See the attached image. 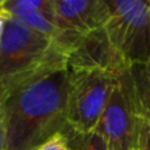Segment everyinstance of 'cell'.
Returning a JSON list of instances; mask_svg holds the SVG:
<instances>
[{"label":"cell","instance_id":"cell-1","mask_svg":"<svg viewBox=\"0 0 150 150\" xmlns=\"http://www.w3.org/2000/svg\"><path fill=\"white\" fill-rule=\"evenodd\" d=\"M69 65L40 75L1 101L5 150H37L67 125Z\"/></svg>","mask_w":150,"mask_h":150},{"label":"cell","instance_id":"cell-2","mask_svg":"<svg viewBox=\"0 0 150 150\" xmlns=\"http://www.w3.org/2000/svg\"><path fill=\"white\" fill-rule=\"evenodd\" d=\"M5 15L0 44V101L40 75L69 65L70 52Z\"/></svg>","mask_w":150,"mask_h":150},{"label":"cell","instance_id":"cell-3","mask_svg":"<svg viewBox=\"0 0 150 150\" xmlns=\"http://www.w3.org/2000/svg\"><path fill=\"white\" fill-rule=\"evenodd\" d=\"M117 79L116 73L99 66H69L67 127L95 130Z\"/></svg>","mask_w":150,"mask_h":150},{"label":"cell","instance_id":"cell-4","mask_svg":"<svg viewBox=\"0 0 150 150\" xmlns=\"http://www.w3.org/2000/svg\"><path fill=\"white\" fill-rule=\"evenodd\" d=\"M111 12L105 34L128 66L150 57V0H104Z\"/></svg>","mask_w":150,"mask_h":150},{"label":"cell","instance_id":"cell-5","mask_svg":"<svg viewBox=\"0 0 150 150\" xmlns=\"http://www.w3.org/2000/svg\"><path fill=\"white\" fill-rule=\"evenodd\" d=\"M124 73L119 75L95 129L108 144L109 150L137 149L138 115L134 109Z\"/></svg>","mask_w":150,"mask_h":150},{"label":"cell","instance_id":"cell-6","mask_svg":"<svg viewBox=\"0 0 150 150\" xmlns=\"http://www.w3.org/2000/svg\"><path fill=\"white\" fill-rule=\"evenodd\" d=\"M53 7L58 25L80 36L104 29L111 17L104 0H53Z\"/></svg>","mask_w":150,"mask_h":150},{"label":"cell","instance_id":"cell-7","mask_svg":"<svg viewBox=\"0 0 150 150\" xmlns=\"http://www.w3.org/2000/svg\"><path fill=\"white\" fill-rule=\"evenodd\" d=\"M124 76L137 115L150 121V57L142 63L129 66Z\"/></svg>","mask_w":150,"mask_h":150},{"label":"cell","instance_id":"cell-8","mask_svg":"<svg viewBox=\"0 0 150 150\" xmlns=\"http://www.w3.org/2000/svg\"><path fill=\"white\" fill-rule=\"evenodd\" d=\"M70 150H109L108 144L96 130L78 132L66 125L62 130Z\"/></svg>","mask_w":150,"mask_h":150},{"label":"cell","instance_id":"cell-9","mask_svg":"<svg viewBox=\"0 0 150 150\" xmlns=\"http://www.w3.org/2000/svg\"><path fill=\"white\" fill-rule=\"evenodd\" d=\"M13 4H21V5L30 7V8H33V9H37L44 13L47 18H50L52 21L57 23V21H55V16H54L53 0H7L4 7H7V5H13Z\"/></svg>","mask_w":150,"mask_h":150},{"label":"cell","instance_id":"cell-10","mask_svg":"<svg viewBox=\"0 0 150 150\" xmlns=\"http://www.w3.org/2000/svg\"><path fill=\"white\" fill-rule=\"evenodd\" d=\"M136 150H150V121L140 116H138V136Z\"/></svg>","mask_w":150,"mask_h":150},{"label":"cell","instance_id":"cell-11","mask_svg":"<svg viewBox=\"0 0 150 150\" xmlns=\"http://www.w3.org/2000/svg\"><path fill=\"white\" fill-rule=\"evenodd\" d=\"M37 150H70L67 145V141L63 133H57L52 138L44 142Z\"/></svg>","mask_w":150,"mask_h":150},{"label":"cell","instance_id":"cell-12","mask_svg":"<svg viewBox=\"0 0 150 150\" xmlns=\"http://www.w3.org/2000/svg\"><path fill=\"white\" fill-rule=\"evenodd\" d=\"M0 150H5V129H4V117H3L1 101H0Z\"/></svg>","mask_w":150,"mask_h":150},{"label":"cell","instance_id":"cell-13","mask_svg":"<svg viewBox=\"0 0 150 150\" xmlns=\"http://www.w3.org/2000/svg\"><path fill=\"white\" fill-rule=\"evenodd\" d=\"M4 23H5V15L1 13L0 15V44H1V38H3V32H4Z\"/></svg>","mask_w":150,"mask_h":150},{"label":"cell","instance_id":"cell-14","mask_svg":"<svg viewBox=\"0 0 150 150\" xmlns=\"http://www.w3.org/2000/svg\"><path fill=\"white\" fill-rule=\"evenodd\" d=\"M5 1H7V0H0V15L3 13V7H4Z\"/></svg>","mask_w":150,"mask_h":150}]
</instances>
